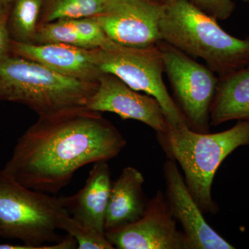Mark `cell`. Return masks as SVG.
Masks as SVG:
<instances>
[{"label": "cell", "mask_w": 249, "mask_h": 249, "mask_svg": "<svg viewBox=\"0 0 249 249\" xmlns=\"http://www.w3.org/2000/svg\"><path fill=\"white\" fill-rule=\"evenodd\" d=\"M127 144L101 113L86 108L39 117L18 139L3 170L22 186L57 194L77 170L118 156Z\"/></svg>", "instance_id": "1"}, {"label": "cell", "mask_w": 249, "mask_h": 249, "mask_svg": "<svg viewBox=\"0 0 249 249\" xmlns=\"http://www.w3.org/2000/svg\"><path fill=\"white\" fill-rule=\"evenodd\" d=\"M217 21L189 0H171L160 23L162 40L202 59L218 77L249 67V37L232 36Z\"/></svg>", "instance_id": "2"}, {"label": "cell", "mask_w": 249, "mask_h": 249, "mask_svg": "<svg viewBox=\"0 0 249 249\" xmlns=\"http://www.w3.org/2000/svg\"><path fill=\"white\" fill-rule=\"evenodd\" d=\"M168 158L179 165L192 196L204 213H217L212 197L214 175L224 160L241 146L249 145V122L238 121L231 128L201 133L188 126L170 127L157 134Z\"/></svg>", "instance_id": "3"}, {"label": "cell", "mask_w": 249, "mask_h": 249, "mask_svg": "<svg viewBox=\"0 0 249 249\" xmlns=\"http://www.w3.org/2000/svg\"><path fill=\"white\" fill-rule=\"evenodd\" d=\"M98 86L13 54L0 60V102L24 105L39 117L86 108Z\"/></svg>", "instance_id": "4"}, {"label": "cell", "mask_w": 249, "mask_h": 249, "mask_svg": "<svg viewBox=\"0 0 249 249\" xmlns=\"http://www.w3.org/2000/svg\"><path fill=\"white\" fill-rule=\"evenodd\" d=\"M68 214L60 199L22 186L0 170V236L22 241V249H76V240L58 233Z\"/></svg>", "instance_id": "5"}, {"label": "cell", "mask_w": 249, "mask_h": 249, "mask_svg": "<svg viewBox=\"0 0 249 249\" xmlns=\"http://www.w3.org/2000/svg\"><path fill=\"white\" fill-rule=\"evenodd\" d=\"M95 62L103 73L117 76L132 89L155 98L170 127L188 126V121L163 81L164 65L158 46L132 48L113 42L107 47L93 49Z\"/></svg>", "instance_id": "6"}, {"label": "cell", "mask_w": 249, "mask_h": 249, "mask_svg": "<svg viewBox=\"0 0 249 249\" xmlns=\"http://www.w3.org/2000/svg\"><path fill=\"white\" fill-rule=\"evenodd\" d=\"M178 105L189 127L201 133H209L210 111L219 77L208 66L164 41L157 44Z\"/></svg>", "instance_id": "7"}, {"label": "cell", "mask_w": 249, "mask_h": 249, "mask_svg": "<svg viewBox=\"0 0 249 249\" xmlns=\"http://www.w3.org/2000/svg\"><path fill=\"white\" fill-rule=\"evenodd\" d=\"M165 4L149 0H108L92 17L109 39L132 48L157 45L162 40L160 23Z\"/></svg>", "instance_id": "8"}, {"label": "cell", "mask_w": 249, "mask_h": 249, "mask_svg": "<svg viewBox=\"0 0 249 249\" xmlns=\"http://www.w3.org/2000/svg\"><path fill=\"white\" fill-rule=\"evenodd\" d=\"M108 241L119 249H188L186 237L163 192L159 191L148 201L142 217L116 230L106 232Z\"/></svg>", "instance_id": "9"}, {"label": "cell", "mask_w": 249, "mask_h": 249, "mask_svg": "<svg viewBox=\"0 0 249 249\" xmlns=\"http://www.w3.org/2000/svg\"><path fill=\"white\" fill-rule=\"evenodd\" d=\"M86 109L140 121L157 134L166 133L170 129L164 112L155 98L146 93L141 94L111 73L101 75L97 89L88 101Z\"/></svg>", "instance_id": "10"}, {"label": "cell", "mask_w": 249, "mask_h": 249, "mask_svg": "<svg viewBox=\"0 0 249 249\" xmlns=\"http://www.w3.org/2000/svg\"><path fill=\"white\" fill-rule=\"evenodd\" d=\"M166 199L174 217L183 228L188 249H233L235 247L208 224L180 173L168 159L163 165Z\"/></svg>", "instance_id": "11"}, {"label": "cell", "mask_w": 249, "mask_h": 249, "mask_svg": "<svg viewBox=\"0 0 249 249\" xmlns=\"http://www.w3.org/2000/svg\"><path fill=\"white\" fill-rule=\"evenodd\" d=\"M92 49L65 44L30 45L12 40L11 42L13 55L40 63L69 78L98 83L103 72L95 62Z\"/></svg>", "instance_id": "12"}, {"label": "cell", "mask_w": 249, "mask_h": 249, "mask_svg": "<svg viewBox=\"0 0 249 249\" xmlns=\"http://www.w3.org/2000/svg\"><path fill=\"white\" fill-rule=\"evenodd\" d=\"M112 183L106 160L93 163L84 187L71 196L59 197L73 219L84 227L102 234Z\"/></svg>", "instance_id": "13"}, {"label": "cell", "mask_w": 249, "mask_h": 249, "mask_svg": "<svg viewBox=\"0 0 249 249\" xmlns=\"http://www.w3.org/2000/svg\"><path fill=\"white\" fill-rule=\"evenodd\" d=\"M142 173L134 167H126L111 185L105 219V231L128 226L141 219L146 211Z\"/></svg>", "instance_id": "14"}, {"label": "cell", "mask_w": 249, "mask_h": 249, "mask_svg": "<svg viewBox=\"0 0 249 249\" xmlns=\"http://www.w3.org/2000/svg\"><path fill=\"white\" fill-rule=\"evenodd\" d=\"M231 121L249 122V66L219 77L210 124L217 126Z\"/></svg>", "instance_id": "15"}, {"label": "cell", "mask_w": 249, "mask_h": 249, "mask_svg": "<svg viewBox=\"0 0 249 249\" xmlns=\"http://www.w3.org/2000/svg\"><path fill=\"white\" fill-rule=\"evenodd\" d=\"M44 0H14L7 20L11 40L35 45Z\"/></svg>", "instance_id": "16"}, {"label": "cell", "mask_w": 249, "mask_h": 249, "mask_svg": "<svg viewBox=\"0 0 249 249\" xmlns=\"http://www.w3.org/2000/svg\"><path fill=\"white\" fill-rule=\"evenodd\" d=\"M108 0H44L40 24L58 19H80L97 16Z\"/></svg>", "instance_id": "17"}, {"label": "cell", "mask_w": 249, "mask_h": 249, "mask_svg": "<svg viewBox=\"0 0 249 249\" xmlns=\"http://www.w3.org/2000/svg\"><path fill=\"white\" fill-rule=\"evenodd\" d=\"M59 43L85 49H94L83 38L73 27L71 19H58L40 24L37 29L35 45Z\"/></svg>", "instance_id": "18"}, {"label": "cell", "mask_w": 249, "mask_h": 249, "mask_svg": "<svg viewBox=\"0 0 249 249\" xmlns=\"http://www.w3.org/2000/svg\"><path fill=\"white\" fill-rule=\"evenodd\" d=\"M60 229L71 236L79 249H113L114 247L108 241L106 234L95 231L84 227L69 214L60 220Z\"/></svg>", "instance_id": "19"}, {"label": "cell", "mask_w": 249, "mask_h": 249, "mask_svg": "<svg viewBox=\"0 0 249 249\" xmlns=\"http://www.w3.org/2000/svg\"><path fill=\"white\" fill-rule=\"evenodd\" d=\"M195 6L217 20H225L235 9L232 0H189Z\"/></svg>", "instance_id": "20"}, {"label": "cell", "mask_w": 249, "mask_h": 249, "mask_svg": "<svg viewBox=\"0 0 249 249\" xmlns=\"http://www.w3.org/2000/svg\"><path fill=\"white\" fill-rule=\"evenodd\" d=\"M11 8L0 14V60L12 55L11 52V40L7 29L8 17Z\"/></svg>", "instance_id": "21"}, {"label": "cell", "mask_w": 249, "mask_h": 249, "mask_svg": "<svg viewBox=\"0 0 249 249\" xmlns=\"http://www.w3.org/2000/svg\"><path fill=\"white\" fill-rule=\"evenodd\" d=\"M14 0H0V14L8 9H10Z\"/></svg>", "instance_id": "22"}, {"label": "cell", "mask_w": 249, "mask_h": 249, "mask_svg": "<svg viewBox=\"0 0 249 249\" xmlns=\"http://www.w3.org/2000/svg\"><path fill=\"white\" fill-rule=\"evenodd\" d=\"M149 1H155V2L160 3V4H167L171 0H149Z\"/></svg>", "instance_id": "23"}, {"label": "cell", "mask_w": 249, "mask_h": 249, "mask_svg": "<svg viewBox=\"0 0 249 249\" xmlns=\"http://www.w3.org/2000/svg\"><path fill=\"white\" fill-rule=\"evenodd\" d=\"M244 1H245V2L249 3V0H244Z\"/></svg>", "instance_id": "24"}]
</instances>
